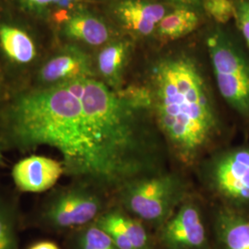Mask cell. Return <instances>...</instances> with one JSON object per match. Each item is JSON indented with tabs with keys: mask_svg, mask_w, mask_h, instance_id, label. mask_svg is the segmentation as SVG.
<instances>
[{
	"mask_svg": "<svg viewBox=\"0 0 249 249\" xmlns=\"http://www.w3.org/2000/svg\"><path fill=\"white\" fill-rule=\"evenodd\" d=\"M59 1H60V0H54V2H53V4H55V5H56V4H57V3H58V2H59Z\"/></svg>",
	"mask_w": 249,
	"mask_h": 249,
	"instance_id": "obj_25",
	"label": "cell"
},
{
	"mask_svg": "<svg viewBox=\"0 0 249 249\" xmlns=\"http://www.w3.org/2000/svg\"><path fill=\"white\" fill-rule=\"evenodd\" d=\"M205 187L226 207L241 210L249 206V148L218 152L201 166Z\"/></svg>",
	"mask_w": 249,
	"mask_h": 249,
	"instance_id": "obj_5",
	"label": "cell"
},
{
	"mask_svg": "<svg viewBox=\"0 0 249 249\" xmlns=\"http://www.w3.org/2000/svg\"><path fill=\"white\" fill-rule=\"evenodd\" d=\"M155 236L160 249H213L203 209L190 195L156 231Z\"/></svg>",
	"mask_w": 249,
	"mask_h": 249,
	"instance_id": "obj_7",
	"label": "cell"
},
{
	"mask_svg": "<svg viewBox=\"0 0 249 249\" xmlns=\"http://www.w3.org/2000/svg\"><path fill=\"white\" fill-rule=\"evenodd\" d=\"M2 152H3V149H2V147H1V145H0V164L2 163Z\"/></svg>",
	"mask_w": 249,
	"mask_h": 249,
	"instance_id": "obj_24",
	"label": "cell"
},
{
	"mask_svg": "<svg viewBox=\"0 0 249 249\" xmlns=\"http://www.w3.org/2000/svg\"><path fill=\"white\" fill-rule=\"evenodd\" d=\"M80 78H94V73L89 57L74 49L53 56L38 73V80L44 88Z\"/></svg>",
	"mask_w": 249,
	"mask_h": 249,
	"instance_id": "obj_11",
	"label": "cell"
},
{
	"mask_svg": "<svg viewBox=\"0 0 249 249\" xmlns=\"http://www.w3.org/2000/svg\"><path fill=\"white\" fill-rule=\"evenodd\" d=\"M12 178L19 191L42 193L57 183L65 168L61 160L32 155L18 160L12 168Z\"/></svg>",
	"mask_w": 249,
	"mask_h": 249,
	"instance_id": "obj_9",
	"label": "cell"
},
{
	"mask_svg": "<svg viewBox=\"0 0 249 249\" xmlns=\"http://www.w3.org/2000/svg\"><path fill=\"white\" fill-rule=\"evenodd\" d=\"M205 11L215 21L226 23L235 16V5L231 0H202Z\"/></svg>",
	"mask_w": 249,
	"mask_h": 249,
	"instance_id": "obj_19",
	"label": "cell"
},
{
	"mask_svg": "<svg viewBox=\"0 0 249 249\" xmlns=\"http://www.w3.org/2000/svg\"><path fill=\"white\" fill-rule=\"evenodd\" d=\"M107 196L96 187L75 181L47 196L37 214L36 224L46 231H74L95 222L107 211Z\"/></svg>",
	"mask_w": 249,
	"mask_h": 249,
	"instance_id": "obj_4",
	"label": "cell"
},
{
	"mask_svg": "<svg viewBox=\"0 0 249 249\" xmlns=\"http://www.w3.org/2000/svg\"><path fill=\"white\" fill-rule=\"evenodd\" d=\"M66 35L90 45L107 43L110 38L109 28L100 18L88 13H78L66 20Z\"/></svg>",
	"mask_w": 249,
	"mask_h": 249,
	"instance_id": "obj_14",
	"label": "cell"
},
{
	"mask_svg": "<svg viewBox=\"0 0 249 249\" xmlns=\"http://www.w3.org/2000/svg\"><path fill=\"white\" fill-rule=\"evenodd\" d=\"M0 45L9 59L18 64H28L36 57L31 37L16 27L0 25Z\"/></svg>",
	"mask_w": 249,
	"mask_h": 249,
	"instance_id": "obj_15",
	"label": "cell"
},
{
	"mask_svg": "<svg viewBox=\"0 0 249 249\" xmlns=\"http://www.w3.org/2000/svg\"><path fill=\"white\" fill-rule=\"evenodd\" d=\"M116 14L122 25L141 36L151 35L166 15L163 5L145 0H124L116 6Z\"/></svg>",
	"mask_w": 249,
	"mask_h": 249,
	"instance_id": "obj_12",
	"label": "cell"
},
{
	"mask_svg": "<svg viewBox=\"0 0 249 249\" xmlns=\"http://www.w3.org/2000/svg\"><path fill=\"white\" fill-rule=\"evenodd\" d=\"M18 223L14 203L0 196V249H18Z\"/></svg>",
	"mask_w": 249,
	"mask_h": 249,
	"instance_id": "obj_18",
	"label": "cell"
},
{
	"mask_svg": "<svg viewBox=\"0 0 249 249\" xmlns=\"http://www.w3.org/2000/svg\"><path fill=\"white\" fill-rule=\"evenodd\" d=\"M94 223L119 249H160L150 227L118 206L108 208Z\"/></svg>",
	"mask_w": 249,
	"mask_h": 249,
	"instance_id": "obj_8",
	"label": "cell"
},
{
	"mask_svg": "<svg viewBox=\"0 0 249 249\" xmlns=\"http://www.w3.org/2000/svg\"><path fill=\"white\" fill-rule=\"evenodd\" d=\"M21 2L31 9H41L53 3L54 0H21Z\"/></svg>",
	"mask_w": 249,
	"mask_h": 249,
	"instance_id": "obj_20",
	"label": "cell"
},
{
	"mask_svg": "<svg viewBox=\"0 0 249 249\" xmlns=\"http://www.w3.org/2000/svg\"><path fill=\"white\" fill-rule=\"evenodd\" d=\"M167 1H170L175 4H178V5H186V6L196 5L199 2H202V0H167Z\"/></svg>",
	"mask_w": 249,
	"mask_h": 249,
	"instance_id": "obj_22",
	"label": "cell"
},
{
	"mask_svg": "<svg viewBox=\"0 0 249 249\" xmlns=\"http://www.w3.org/2000/svg\"><path fill=\"white\" fill-rule=\"evenodd\" d=\"M214 249H249V216L241 210L223 206L213 221Z\"/></svg>",
	"mask_w": 249,
	"mask_h": 249,
	"instance_id": "obj_10",
	"label": "cell"
},
{
	"mask_svg": "<svg viewBox=\"0 0 249 249\" xmlns=\"http://www.w3.org/2000/svg\"><path fill=\"white\" fill-rule=\"evenodd\" d=\"M198 17L187 8H179L166 14L157 25L159 36L166 40H176L196 30Z\"/></svg>",
	"mask_w": 249,
	"mask_h": 249,
	"instance_id": "obj_16",
	"label": "cell"
},
{
	"mask_svg": "<svg viewBox=\"0 0 249 249\" xmlns=\"http://www.w3.org/2000/svg\"><path fill=\"white\" fill-rule=\"evenodd\" d=\"M76 0H60L56 5L63 9H68L73 6V4L75 3Z\"/></svg>",
	"mask_w": 249,
	"mask_h": 249,
	"instance_id": "obj_23",
	"label": "cell"
},
{
	"mask_svg": "<svg viewBox=\"0 0 249 249\" xmlns=\"http://www.w3.org/2000/svg\"><path fill=\"white\" fill-rule=\"evenodd\" d=\"M154 133L121 92L80 78L20 93L0 113V145L29 152L48 146L65 175L115 194L151 160Z\"/></svg>",
	"mask_w": 249,
	"mask_h": 249,
	"instance_id": "obj_1",
	"label": "cell"
},
{
	"mask_svg": "<svg viewBox=\"0 0 249 249\" xmlns=\"http://www.w3.org/2000/svg\"><path fill=\"white\" fill-rule=\"evenodd\" d=\"M69 249H119L109 234L91 223L71 231Z\"/></svg>",
	"mask_w": 249,
	"mask_h": 249,
	"instance_id": "obj_17",
	"label": "cell"
},
{
	"mask_svg": "<svg viewBox=\"0 0 249 249\" xmlns=\"http://www.w3.org/2000/svg\"><path fill=\"white\" fill-rule=\"evenodd\" d=\"M27 249H61L53 241H39L31 245Z\"/></svg>",
	"mask_w": 249,
	"mask_h": 249,
	"instance_id": "obj_21",
	"label": "cell"
},
{
	"mask_svg": "<svg viewBox=\"0 0 249 249\" xmlns=\"http://www.w3.org/2000/svg\"><path fill=\"white\" fill-rule=\"evenodd\" d=\"M185 178L176 172L139 178L124 185L116 194L118 207L158 230L189 196Z\"/></svg>",
	"mask_w": 249,
	"mask_h": 249,
	"instance_id": "obj_3",
	"label": "cell"
},
{
	"mask_svg": "<svg viewBox=\"0 0 249 249\" xmlns=\"http://www.w3.org/2000/svg\"><path fill=\"white\" fill-rule=\"evenodd\" d=\"M147 89L170 154L186 167L200 162L219 136L220 124L196 65L188 58L160 61Z\"/></svg>",
	"mask_w": 249,
	"mask_h": 249,
	"instance_id": "obj_2",
	"label": "cell"
},
{
	"mask_svg": "<svg viewBox=\"0 0 249 249\" xmlns=\"http://www.w3.org/2000/svg\"><path fill=\"white\" fill-rule=\"evenodd\" d=\"M128 54L129 46L125 42H116L107 45L99 53V74L103 79L102 81L113 89H121Z\"/></svg>",
	"mask_w": 249,
	"mask_h": 249,
	"instance_id": "obj_13",
	"label": "cell"
},
{
	"mask_svg": "<svg viewBox=\"0 0 249 249\" xmlns=\"http://www.w3.org/2000/svg\"><path fill=\"white\" fill-rule=\"evenodd\" d=\"M218 89L223 98L243 116H249V66L221 36L208 39Z\"/></svg>",
	"mask_w": 249,
	"mask_h": 249,
	"instance_id": "obj_6",
	"label": "cell"
}]
</instances>
